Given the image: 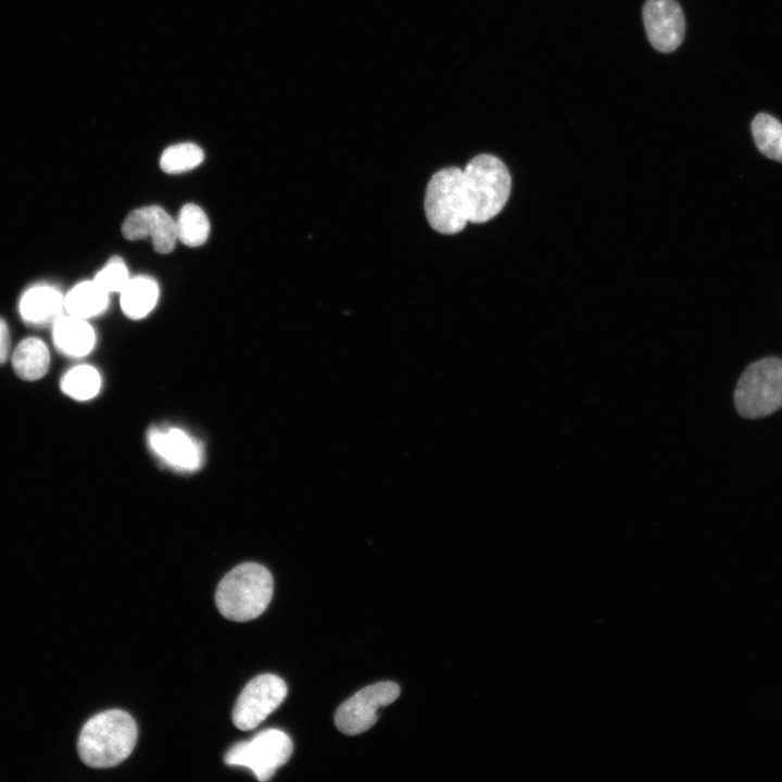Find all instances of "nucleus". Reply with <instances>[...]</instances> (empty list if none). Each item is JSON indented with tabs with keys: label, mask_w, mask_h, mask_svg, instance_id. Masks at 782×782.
<instances>
[{
	"label": "nucleus",
	"mask_w": 782,
	"mask_h": 782,
	"mask_svg": "<svg viewBox=\"0 0 782 782\" xmlns=\"http://www.w3.org/2000/svg\"><path fill=\"white\" fill-rule=\"evenodd\" d=\"M151 451L168 467L179 471H194L203 463L202 444L177 427H154L148 432Z\"/></svg>",
	"instance_id": "nucleus-9"
},
{
	"label": "nucleus",
	"mask_w": 782,
	"mask_h": 782,
	"mask_svg": "<svg viewBox=\"0 0 782 782\" xmlns=\"http://www.w3.org/2000/svg\"><path fill=\"white\" fill-rule=\"evenodd\" d=\"M121 294V308L131 319L146 317L156 305L159 286L148 276L131 277Z\"/></svg>",
	"instance_id": "nucleus-15"
},
{
	"label": "nucleus",
	"mask_w": 782,
	"mask_h": 782,
	"mask_svg": "<svg viewBox=\"0 0 782 782\" xmlns=\"http://www.w3.org/2000/svg\"><path fill=\"white\" fill-rule=\"evenodd\" d=\"M752 134L764 155L782 162V124L777 118L766 113L756 115L752 122Z\"/></svg>",
	"instance_id": "nucleus-19"
},
{
	"label": "nucleus",
	"mask_w": 782,
	"mask_h": 782,
	"mask_svg": "<svg viewBox=\"0 0 782 782\" xmlns=\"http://www.w3.org/2000/svg\"><path fill=\"white\" fill-rule=\"evenodd\" d=\"M60 386L62 391L70 398L86 401L99 393L101 377L94 367L78 365L65 373Z\"/></svg>",
	"instance_id": "nucleus-18"
},
{
	"label": "nucleus",
	"mask_w": 782,
	"mask_h": 782,
	"mask_svg": "<svg viewBox=\"0 0 782 782\" xmlns=\"http://www.w3.org/2000/svg\"><path fill=\"white\" fill-rule=\"evenodd\" d=\"M109 293L94 280H86L74 286L64 297V310L68 315L88 319L106 310Z\"/></svg>",
	"instance_id": "nucleus-16"
},
{
	"label": "nucleus",
	"mask_w": 782,
	"mask_h": 782,
	"mask_svg": "<svg viewBox=\"0 0 782 782\" xmlns=\"http://www.w3.org/2000/svg\"><path fill=\"white\" fill-rule=\"evenodd\" d=\"M293 751L290 736L278 729H266L250 741L238 742L225 756L229 766L247 767L258 781L269 780Z\"/></svg>",
	"instance_id": "nucleus-6"
},
{
	"label": "nucleus",
	"mask_w": 782,
	"mask_h": 782,
	"mask_svg": "<svg viewBox=\"0 0 782 782\" xmlns=\"http://www.w3.org/2000/svg\"><path fill=\"white\" fill-rule=\"evenodd\" d=\"M467 219L485 223L506 204L512 187L505 164L491 154L475 156L463 169Z\"/></svg>",
	"instance_id": "nucleus-3"
},
{
	"label": "nucleus",
	"mask_w": 782,
	"mask_h": 782,
	"mask_svg": "<svg viewBox=\"0 0 782 782\" xmlns=\"http://www.w3.org/2000/svg\"><path fill=\"white\" fill-rule=\"evenodd\" d=\"M52 327L55 346L67 356L87 355L94 346L96 333L86 319L68 314L61 315Z\"/></svg>",
	"instance_id": "nucleus-13"
},
{
	"label": "nucleus",
	"mask_w": 782,
	"mask_h": 782,
	"mask_svg": "<svg viewBox=\"0 0 782 782\" xmlns=\"http://www.w3.org/2000/svg\"><path fill=\"white\" fill-rule=\"evenodd\" d=\"M274 590L272 573L257 563L236 566L217 585L215 603L226 619L243 622L258 617L268 606Z\"/></svg>",
	"instance_id": "nucleus-2"
},
{
	"label": "nucleus",
	"mask_w": 782,
	"mask_h": 782,
	"mask_svg": "<svg viewBox=\"0 0 782 782\" xmlns=\"http://www.w3.org/2000/svg\"><path fill=\"white\" fill-rule=\"evenodd\" d=\"M177 240L187 247H200L209 238L210 222L205 212L197 204H185L177 216Z\"/></svg>",
	"instance_id": "nucleus-17"
},
{
	"label": "nucleus",
	"mask_w": 782,
	"mask_h": 782,
	"mask_svg": "<svg viewBox=\"0 0 782 782\" xmlns=\"http://www.w3.org/2000/svg\"><path fill=\"white\" fill-rule=\"evenodd\" d=\"M400 692V686L392 681L378 682L360 690L337 709L336 727L348 735L367 731L376 723L379 709L393 703Z\"/></svg>",
	"instance_id": "nucleus-8"
},
{
	"label": "nucleus",
	"mask_w": 782,
	"mask_h": 782,
	"mask_svg": "<svg viewBox=\"0 0 782 782\" xmlns=\"http://www.w3.org/2000/svg\"><path fill=\"white\" fill-rule=\"evenodd\" d=\"M643 22L651 45L660 52H672L682 42L685 21L676 0H646Z\"/></svg>",
	"instance_id": "nucleus-11"
},
{
	"label": "nucleus",
	"mask_w": 782,
	"mask_h": 782,
	"mask_svg": "<svg viewBox=\"0 0 782 782\" xmlns=\"http://www.w3.org/2000/svg\"><path fill=\"white\" fill-rule=\"evenodd\" d=\"M204 159L202 149L191 142L168 147L160 157V167L167 174H181L199 166Z\"/></svg>",
	"instance_id": "nucleus-20"
},
{
	"label": "nucleus",
	"mask_w": 782,
	"mask_h": 782,
	"mask_svg": "<svg viewBox=\"0 0 782 782\" xmlns=\"http://www.w3.org/2000/svg\"><path fill=\"white\" fill-rule=\"evenodd\" d=\"M63 308L64 297L60 290L45 283L28 288L18 304L23 320L35 326L53 324Z\"/></svg>",
	"instance_id": "nucleus-12"
},
{
	"label": "nucleus",
	"mask_w": 782,
	"mask_h": 782,
	"mask_svg": "<svg viewBox=\"0 0 782 782\" xmlns=\"http://www.w3.org/2000/svg\"><path fill=\"white\" fill-rule=\"evenodd\" d=\"M50 365V353L46 343L35 337L23 339L12 355L15 374L23 380L34 381L43 377Z\"/></svg>",
	"instance_id": "nucleus-14"
},
{
	"label": "nucleus",
	"mask_w": 782,
	"mask_h": 782,
	"mask_svg": "<svg viewBox=\"0 0 782 782\" xmlns=\"http://www.w3.org/2000/svg\"><path fill=\"white\" fill-rule=\"evenodd\" d=\"M734 403L736 411L747 418L778 411L782 406V361L769 357L747 367L737 382Z\"/></svg>",
	"instance_id": "nucleus-5"
},
{
	"label": "nucleus",
	"mask_w": 782,
	"mask_h": 782,
	"mask_svg": "<svg viewBox=\"0 0 782 782\" xmlns=\"http://www.w3.org/2000/svg\"><path fill=\"white\" fill-rule=\"evenodd\" d=\"M10 331L7 323L0 318V364L5 363L10 352Z\"/></svg>",
	"instance_id": "nucleus-22"
},
{
	"label": "nucleus",
	"mask_w": 782,
	"mask_h": 782,
	"mask_svg": "<svg viewBox=\"0 0 782 782\" xmlns=\"http://www.w3.org/2000/svg\"><path fill=\"white\" fill-rule=\"evenodd\" d=\"M138 736L134 718L121 709L91 717L80 730L77 751L83 762L92 768L121 764L133 752Z\"/></svg>",
	"instance_id": "nucleus-1"
},
{
	"label": "nucleus",
	"mask_w": 782,
	"mask_h": 782,
	"mask_svg": "<svg viewBox=\"0 0 782 782\" xmlns=\"http://www.w3.org/2000/svg\"><path fill=\"white\" fill-rule=\"evenodd\" d=\"M425 212L430 226L440 234L454 235L464 229L468 219L461 168L445 167L432 175L426 189Z\"/></svg>",
	"instance_id": "nucleus-4"
},
{
	"label": "nucleus",
	"mask_w": 782,
	"mask_h": 782,
	"mask_svg": "<svg viewBox=\"0 0 782 782\" xmlns=\"http://www.w3.org/2000/svg\"><path fill=\"white\" fill-rule=\"evenodd\" d=\"M286 682L276 674L253 678L241 691L232 711V722L239 730L256 728L285 701Z\"/></svg>",
	"instance_id": "nucleus-7"
},
{
	"label": "nucleus",
	"mask_w": 782,
	"mask_h": 782,
	"mask_svg": "<svg viewBox=\"0 0 782 782\" xmlns=\"http://www.w3.org/2000/svg\"><path fill=\"white\" fill-rule=\"evenodd\" d=\"M122 234L131 241L150 238L153 249L161 254L172 252L177 242L175 220L157 205L133 210L122 225Z\"/></svg>",
	"instance_id": "nucleus-10"
},
{
	"label": "nucleus",
	"mask_w": 782,
	"mask_h": 782,
	"mask_svg": "<svg viewBox=\"0 0 782 782\" xmlns=\"http://www.w3.org/2000/svg\"><path fill=\"white\" fill-rule=\"evenodd\" d=\"M130 278L123 258L113 256L96 274L93 280L110 294L111 292L121 293Z\"/></svg>",
	"instance_id": "nucleus-21"
}]
</instances>
